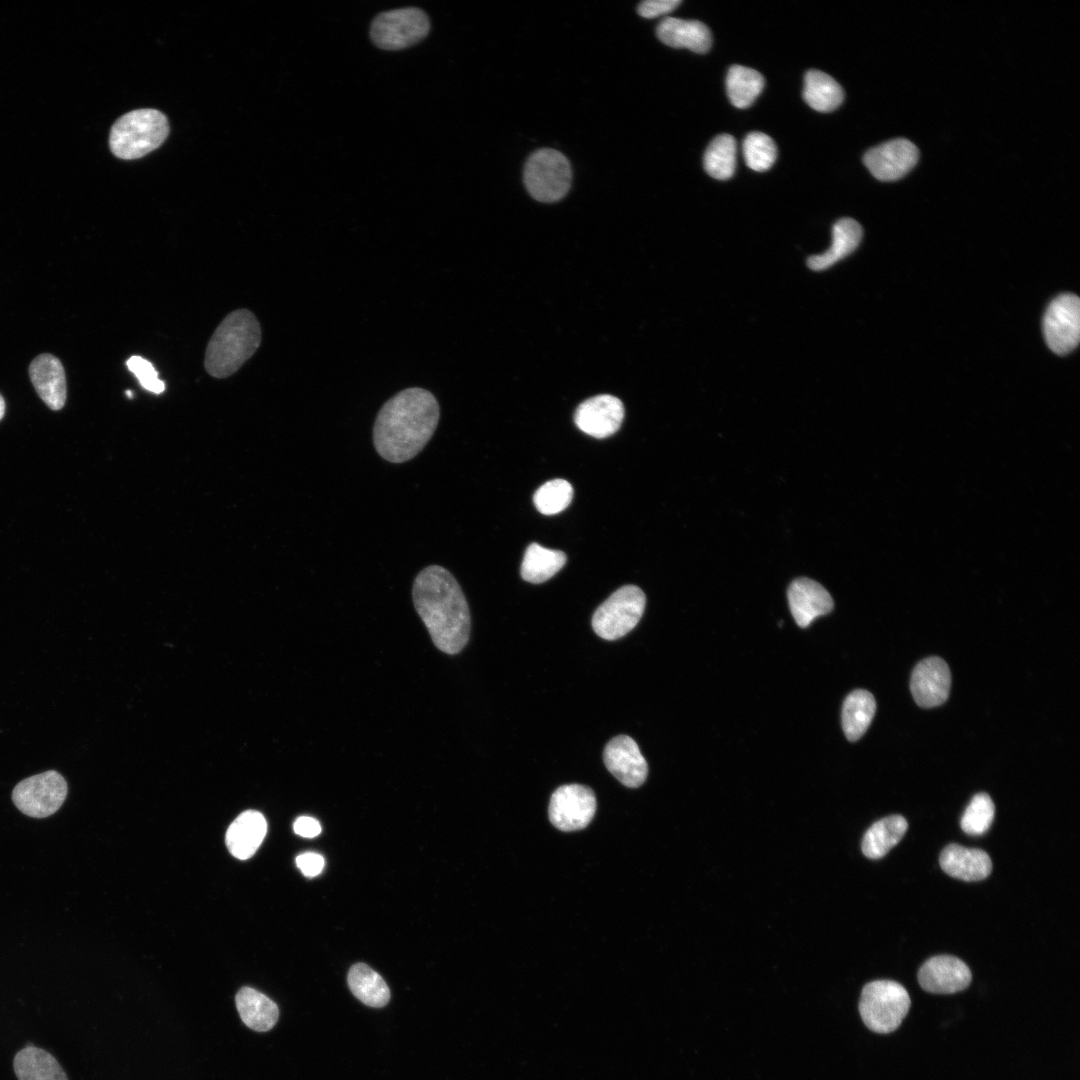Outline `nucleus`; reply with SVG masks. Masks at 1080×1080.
Returning <instances> with one entry per match:
<instances>
[{
	"instance_id": "nucleus-19",
	"label": "nucleus",
	"mask_w": 1080,
	"mask_h": 1080,
	"mask_svg": "<svg viewBox=\"0 0 1080 1080\" xmlns=\"http://www.w3.org/2000/svg\"><path fill=\"white\" fill-rule=\"evenodd\" d=\"M939 863L951 877L963 881H979L992 871V861L982 849L949 844L941 852Z\"/></svg>"
},
{
	"instance_id": "nucleus-17",
	"label": "nucleus",
	"mask_w": 1080,
	"mask_h": 1080,
	"mask_svg": "<svg viewBox=\"0 0 1080 1080\" xmlns=\"http://www.w3.org/2000/svg\"><path fill=\"white\" fill-rule=\"evenodd\" d=\"M788 602L798 626L804 628L833 609V599L818 582L809 578L794 580L788 589Z\"/></svg>"
},
{
	"instance_id": "nucleus-30",
	"label": "nucleus",
	"mask_w": 1080,
	"mask_h": 1080,
	"mask_svg": "<svg viewBox=\"0 0 1080 1080\" xmlns=\"http://www.w3.org/2000/svg\"><path fill=\"white\" fill-rule=\"evenodd\" d=\"M764 78L756 70L741 65L730 67L726 77V90L731 103L740 109L747 108L759 96Z\"/></svg>"
},
{
	"instance_id": "nucleus-7",
	"label": "nucleus",
	"mask_w": 1080,
	"mask_h": 1080,
	"mask_svg": "<svg viewBox=\"0 0 1080 1080\" xmlns=\"http://www.w3.org/2000/svg\"><path fill=\"white\" fill-rule=\"evenodd\" d=\"M645 604V594L639 587L623 586L596 609L592 617L593 630L605 640L619 639L637 625Z\"/></svg>"
},
{
	"instance_id": "nucleus-15",
	"label": "nucleus",
	"mask_w": 1080,
	"mask_h": 1080,
	"mask_svg": "<svg viewBox=\"0 0 1080 1080\" xmlns=\"http://www.w3.org/2000/svg\"><path fill=\"white\" fill-rule=\"evenodd\" d=\"M574 419L584 433L595 438H606L620 428L624 406L621 400L612 395H597L577 407Z\"/></svg>"
},
{
	"instance_id": "nucleus-38",
	"label": "nucleus",
	"mask_w": 1080,
	"mask_h": 1080,
	"mask_svg": "<svg viewBox=\"0 0 1080 1080\" xmlns=\"http://www.w3.org/2000/svg\"><path fill=\"white\" fill-rule=\"evenodd\" d=\"M294 831L302 837L313 838L320 834L321 825L319 821L313 817L300 816L294 822Z\"/></svg>"
},
{
	"instance_id": "nucleus-35",
	"label": "nucleus",
	"mask_w": 1080,
	"mask_h": 1080,
	"mask_svg": "<svg viewBox=\"0 0 1080 1080\" xmlns=\"http://www.w3.org/2000/svg\"><path fill=\"white\" fill-rule=\"evenodd\" d=\"M126 365L144 389L155 394L165 390V383L159 379L157 370L147 359L134 355L126 361Z\"/></svg>"
},
{
	"instance_id": "nucleus-10",
	"label": "nucleus",
	"mask_w": 1080,
	"mask_h": 1080,
	"mask_svg": "<svg viewBox=\"0 0 1080 1080\" xmlns=\"http://www.w3.org/2000/svg\"><path fill=\"white\" fill-rule=\"evenodd\" d=\"M1047 345L1056 354L1071 352L1080 337V302L1074 294H1062L1047 308L1043 321Z\"/></svg>"
},
{
	"instance_id": "nucleus-9",
	"label": "nucleus",
	"mask_w": 1080,
	"mask_h": 1080,
	"mask_svg": "<svg viewBox=\"0 0 1080 1080\" xmlns=\"http://www.w3.org/2000/svg\"><path fill=\"white\" fill-rule=\"evenodd\" d=\"M68 786L55 770L30 776L13 789L12 800L25 815L44 818L54 814L64 803Z\"/></svg>"
},
{
	"instance_id": "nucleus-28",
	"label": "nucleus",
	"mask_w": 1080,
	"mask_h": 1080,
	"mask_svg": "<svg viewBox=\"0 0 1080 1080\" xmlns=\"http://www.w3.org/2000/svg\"><path fill=\"white\" fill-rule=\"evenodd\" d=\"M803 98L814 110L831 112L842 103L844 92L830 75L813 69L805 74Z\"/></svg>"
},
{
	"instance_id": "nucleus-8",
	"label": "nucleus",
	"mask_w": 1080,
	"mask_h": 1080,
	"mask_svg": "<svg viewBox=\"0 0 1080 1080\" xmlns=\"http://www.w3.org/2000/svg\"><path fill=\"white\" fill-rule=\"evenodd\" d=\"M429 30L430 21L423 10L405 7L377 15L371 24L370 37L381 49L400 50L421 41Z\"/></svg>"
},
{
	"instance_id": "nucleus-4",
	"label": "nucleus",
	"mask_w": 1080,
	"mask_h": 1080,
	"mask_svg": "<svg viewBox=\"0 0 1080 1080\" xmlns=\"http://www.w3.org/2000/svg\"><path fill=\"white\" fill-rule=\"evenodd\" d=\"M168 133V120L162 112L155 109L133 110L113 124L109 145L116 157L134 160L158 148Z\"/></svg>"
},
{
	"instance_id": "nucleus-26",
	"label": "nucleus",
	"mask_w": 1080,
	"mask_h": 1080,
	"mask_svg": "<svg viewBox=\"0 0 1080 1080\" xmlns=\"http://www.w3.org/2000/svg\"><path fill=\"white\" fill-rule=\"evenodd\" d=\"M876 711L873 695L862 689L851 692L842 707V727L849 741L858 740L868 729Z\"/></svg>"
},
{
	"instance_id": "nucleus-12",
	"label": "nucleus",
	"mask_w": 1080,
	"mask_h": 1080,
	"mask_svg": "<svg viewBox=\"0 0 1080 1080\" xmlns=\"http://www.w3.org/2000/svg\"><path fill=\"white\" fill-rule=\"evenodd\" d=\"M919 151L909 140L897 138L871 148L864 164L881 181H894L906 175L917 163Z\"/></svg>"
},
{
	"instance_id": "nucleus-29",
	"label": "nucleus",
	"mask_w": 1080,
	"mask_h": 1080,
	"mask_svg": "<svg viewBox=\"0 0 1080 1080\" xmlns=\"http://www.w3.org/2000/svg\"><path fill=\"white\" fill-rule=\"evenodd\" d=\"M564 552L530 544L521 564V576L530 583H542L553 577L565 565Z\"/></svg>"
},
{
	"instance_id": "nucleus-18",
	"label": "nucleus",
	"mask_w": 1080,
	"mask_h": 1080,
	"mask_svg": "<svg viewBox=\"0 0 1080 1080\" xmlns=\"http://www.w3.org/2000/svg\"><path fill=\"white\" fill-rule=\"evenodd\" d=\"M29 375L44 403L52 410H60L66 400L65 372L60 360L48 353L41 354L32 360Z\"/></svg>"
},
{
	"instance_id": "nucleus-6",
	"label": "nucleus",
	"mask_w": 1080,
	"mask_h": 1080,
	"mask_svg": "<svg viewBox=\"0 0 1080 1080\" xmlns=\"http://www.w3.org/2000/svg\"><path fill=\"white\" fill-rule=\"evenodd\" d=\"M524 183L537 201L552 203L562 199L570 189L572 170L568 159L554 149H540L526 161Z\"/></svg>"
},
{
	"instance_id": "nucleus-20",
	"label": "nucleus",
	"mask_w": 1080,
	"mask_h": 1080,
	"mask_svg": "<svg viewBox=\"0 0 1080 1080\" xmlns=\"http://www.w3.org/2000/svg\"><path fill=\"white\" fill-rule=\"evenodd\" d=\"M656 33L660 41L670 47L686 48L700 54L706 53L712 44L709 28L697 20L667 17L659 23Z\"/></svg>"
},
{
	"instance_id": "nucleus-2",
	"label": "nucleus",
	"mask_w": 1080,
	"mask_h": 1080,
	"mask_svg": "<svg viewBox=\"0 0 1080 1080\" xmlns=\"http://www.w3.org/2000/svg\"><path fill=\"white\" fill-rule=\"evenodd\" d=\"M412 599L434 645L446 654L459 653L469 640L471 618L452 573L439 565L423 568L414 579Z\"/></svg>"
},
{
	"instance_id": "nucleus-3",
	"label": "nucleus",
	"mask_w": 1080,
	"mask_h": 1080,
	"mask_svg": "<svg viewBox=\"0 0 1080 1080\" xmlns=\"http://www.w3.org/2000/svg\"><path fill=\"white\" fill-rule=\"evenodd\" d=\"M260 342L261 327L251 311L239 309L229 313L208 342L206 371L216 378L231 376L256 352Z\"/></svg>"
},
{
	"instance_id": "nucleus-11",
	"label": "nucleus",
	"mask_w": 1080,
	"mask_h": 1080,
	"mask_svg": "<svg viewBox=\"0 0 1080 1080\" xmlns=\"http://www.w3.org/2000/svg\"><path fill=\"white\" fill-rule=\"evenodd\" d=\"M596 811L594 792L580 784L560 786L554 791L549 804V819L562 831L585 828Z\"/></svg>"
},
{
	"instance_id": "nucleus-31",
	"label": "nucleus",
	"mask_w": 1080,
	"mask_h": 1080,
	"mask_svg": "<svg viewBox=\"0 0 1080 1080\" xmlns=\"http://www.w3.org/2000/svg\"><path fill=\"white\" fill-rule=\"evenodd\" d=\"M736 141L729 134L716 136L704 154V168L713 178L727 180L736 168Z\"/></svg>"
},
{
	"instance_id": "nucleus-25",
	"label": "nucleus",
	"mask_w": 1080,
	"mask_h": 1080,
	"mask_svg": "<svg viewBox=\"0 0 1080 1080\" xmlns=\"http://www.w3.org/2000/svg\"><path fill=\"white\" fill-rule=\"evenodd\" d=\"M907 820L901 815H891L872 824L862 840V852L870 859L885 856L905 835Z\"/></svg>"
},
{
	"instance_id": "nucleus-23",
	"label": "nucleus",
	"mask_w": 1080,
	"mask_h": 1080,
	"mask_svg": "<svg viewBox=\"0 0 1080 1080\" xmlns=\"http://www.w3.org/2000/svg\"><path fill=\"white\" fill-rule=\"evenodd\" d=\"M861 238L862 228L857 221L851 218L838 220L833 226L831 246L821 254L810 256L807 266L814 271L828 269L851 254L859 245Z\"/></svg>"
},
{
	"instance_id": "nucleus-34",
	"label": "nucleus",
	"mask_w": 1080,
	"mask_h": 1080,
	"mask_svg": "<svg viewBox=\"0 0 1080 1080\" xmlns=\"http://www.w3.org/2000/svg\"><path fill=\"white\" fill-rule=\"evenodd\" d=\"M746 164L754 171L768 170L775 162L777 148L773 139L762 132H751L743 141Z\"/></svg>"
},
{
	"instance_id": "nucleus-16",
	"label": "nucleus",
	"mask_w": 1080,
	"mask_h": 1080,
	"mask_svg": "<svg viewBox=\"0 0 1080 1080\" xmlns=\"http://www.w3.org/2000/svg\"><path fill=\"white\" fill-rule=\"evenodd\" d=\"M603 760L610 773L627 787H639L647 778V762L637 743L627 735L616 736L607 743Z\"/></svg>"
},
{
	"instance_id": "nucleus-13",
	"label": "nucleus",
	"mask_w": 1080,
	"mask_h": 1080,
	"mask_svg": "<svg viewBox=\"0 0 1080 1080\" xmlns=\"http://www.w3.org/2000/svg\"><path fill=\"white\" fill-rule=\"evenodd\" d=\"M951 673L940 657L920 661L913 669L910 690L920 707L932 708L943 704L950 693Z\"/></svg>"
},
{
	"instance_id": "nucleus-24",
	"label": "nucleus",
	"mask_w": 1080,
	"mask_h": 1080,
	"mask_svg": "<svg viewBox=\"0 0 1080 1080\" xmlns=\"http://www.w3.org/2000/svg\"><path fill=\"white\" fill-rule=\"evenodd\" d=\"M13 1066L18 1080H68L55 1057L34 1046L21 1049Z\"/></svg>"
},
{
	"instance_id": "nucleus-5",
	"label": "nucleus",
	"mask_w": 1080,
	"mask_h": 1080,
	"mask_svg": "<svg viewBox=\"0 0 1080 1080\" xmlns=\"http://www.w3.org/2000/svg\"><path fill=\"white\" fill-rule=\"evenodd\" d=\"M911 999L907 990L892 980H876L866 984L859 1000V1012L864 1024L877 1033L896 1030L907 1015Z\"/></svg>"
},
{
	"instance_id": "nucleus-39",
	"label": "nucleus",
	"mask_w": 1080,
	"mask_h": 1080,
	"mask_svg": "<svg viewBox=\"0 0 1080 1080\" xmlns=\"http://www.w3.org/2000/svg\"><path fill=\"white\" fill-rule=\"evenodd\" d=\"M4 414H5V401H4L3 397H2V395L0 394V420L3 418Z\"/></svg>"
},
{
	"instance_id": "nucleus-22",
	"label": "nucleus",
	"mask_w": 1080,
	"mask_h": 1080,
	"mask_svg": "<svg viewBox=\"0 0 1080 1080\" xmlns=\"http://www.w3.org/2000/svg\"><path fill=\"white\" fill-rule=\"evenodd\" d=\"M235 1003L241 1020L252 1030L268 1031L278 1021L277 1004L256 989L242 987L235 996Z\"/></svg>"
},
{
	"instance_id": "nucleus-36",
	"label": "nucleus",
	"mask_w": 1080,
	"mask_h": 1080,
	"mask_svg": "<svg viewBox=\"0 0 1080 1080\" xmlns=\"http://www.w3.org/2000/svg\"><path fill=\"white\" fill-rule=\"evenodd\" d=\"M680 4L679 0H646L638 5L637 11L642 17L651 19L669 14Z\"/></svg>"
},
{
	"instance_id": "nucleus-1",
	"label": "nucleus",
	"mask_w": 1080,
	"mask_h": 1080,
	"mask_svg": "<svg viewBox=\"0 0 1080 1080\" xmlns=\"http://www.w3.org/2000/svg\"><path fill=\"white\" fill-rule=\"evenodd\" d=\"M440 418L435 396L420 387L396 393L379 410L373 427L377 453L391 463L418 455L433 436Z\"/></svg>"
},
{
	"instance_id": "nucleus-37",
	"label": "nucleus",
	"mask_w": 1080,
	"mask_h": 1080,
	"mask_svg": "<svg viewBox=\"0 0 1080 1080\" xmlns=\"http://www.w3.org/2000/svg\"><path fill=\"white\" fill-rule=\"evenodd\" d=\"M296 865L306 877H314L321 873L324 867V859L320 854L305 852L296 858Z\"/></svg>"
},
{
	"instance_id": "nucleus-33",
	"label": "nucleus",
	"mask_w": 1080,
	"mask_h": 1080,
	"mask_svg": "<svg viewBox=\"0 0 1080 1080\" xmlns=\"http://www.w3.org/2000/svg\"><path fill=\"white\" fill-rule=\"evenodd\" d=\"M573 497L571 484L564 479L544 483L534 494V504L544 515L557 514L566 509Z\"/></svg>"
},
{
	"instance_id": "nucleus-21",
	"label": "nucleus",
	"mask_w": 1080,
	"mask_h": 1080,
	"mask_svg": "<svg viewBox=\"0 0 1080 1080\" xmlns=\"http://www.w3.org/2000/svg\"><path fill=\"white\" fill-rule=\"evenodd\" d=\"M267 831L264 816L255 810L241 813L226 832L229 852L240 860L250 858L261 845Z\"/></svg>"
},
{
	"instance_id": "nucleus-14",
	"label": "nucleus",
	"mask_w": 1080,
	"mask_h": 1080,
	"mask_svg": "<svg viewBox=\"0 0 1080 1080\" xmlns=\"http://www.w3.org/2000/svg\"><path fill=\"white\" fill-rule=\"evenodd\" d=\"M972 980L969 967L951 955L928 959L918 971L920 986L935 994H952L966 989Z\"/></svg>"
},
{
	"instance_id": "nucleus-32",
	"label": "nucleus",
	"mask_w": 1080,
	"mask_h": 1080,
	"mask_svg": "<svg viewBox=\"0 0 1080 1080\" xmlns=\"http://www.w3.org/2000/svg\"><path fill=\"white\" fill-rule=\"evenodd\" d=\"M995 806L991 797L984 792L973 796L961 818L962 830L971 836L984 834L991 826Z\"/></svg>"
},
{
	"instance_id": "nucleus-27",
	"label": "nucleus",
	"mask_w": 1080,
	"mask_h": 1080,
	"mask_svg": "<svg viewBox=\"0 0 1080 1080\" xmlns=\"http://www.w3.org/2000/svg\"><path fill=\"white\" fill-rule=\"evenodd\" d=\"M353 995L367 1006L380 1008L390 1000V990L383 978L364 963L353 965L347 977Z\"/></svg>"
}]
</instances>
